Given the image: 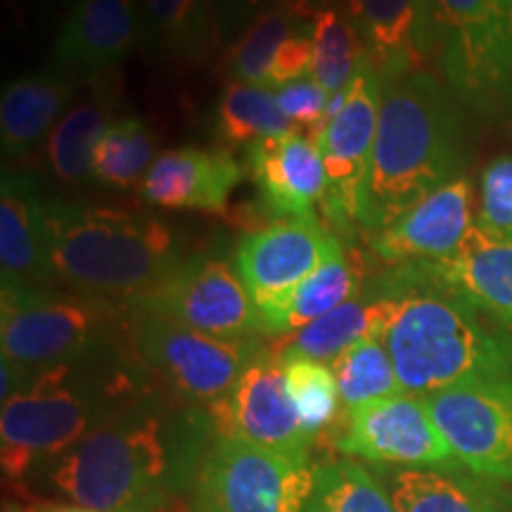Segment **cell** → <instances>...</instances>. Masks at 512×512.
<instances>
[{
  "instance_id": "41",
  "label": "cell",
  "mask_w": 512,
  "mask_h": 512,
  "mask_svg": "<svg viewBox=\"0 0 512 512\" xmlns=\"http://www.w3.org/2000/svg\"><path fill=\"white\" fill-rule=\"evenodd\" d=\"M46 512H102V510H91V508H81V505H57L53 510Z\"/></svg>"
},
{
  "instance_id": "22",
  "label": "cell",
  "mask_w": 512,
  "mask_h": 512,
  "mask_svg": "<svg viewBox=\"0 0 512 512\" xmlns=\"http://www.w3.org/2000/svg\"><path fill=\"white\" fill-rule=\"evenodd\" d=\"M396 512H512V496L463 465L396 467L384 475Z\"/></svg>"
},
{
  "instance_id": "13",
  "label": "cell",
  "mask_w": 512,
  "mask_h": 512,
  "mask_svg": "<svg viewBox=\"0 0 512 512\" xmlns=\"http://www.w3.org/2000/svg\"><path fill=\"white\" fill-rule=\"evenodd\" d=\"M425 401L458 465L512 484V375L456 384Z\"/></svg>"
},
{
  "instance_id": "1",
  "label": "cell",
  "mask_w": 512,
  "mask_h": 512,
  "mask_svg": "<svg viewBox=\"0 0 512 512\" xmlns=\"http://www.w3.org/2000/svg\"><path fill=\"white\" fill-rule=\"evenodd\" d=\"M211 439L209 415L140 399L29 477L36 494L81 508L152 512L192 491Z\"/></svg>"
},
{
  "instance_id": "39",
  "label": "cell",
  "mask_w": 512,
  "mask_h": 512,
  "mask_svg": "<svg viewBox=\"0 0 512 512\" xmlns=\"http://www.w3.org/2000/svg\"><path fill=\"white\" fill-rule=\"evenodd\" d=\"M271 3L273 0H214L221 41L223 43L238 41L242 31H245Z\"/></svg>"
},
{
  "instance_id": "15",
  "label": "cell",
  "mask_w": 512,
  "mask_h": 512,
  "mask_svg": "<svg viewBox=\"0 0 512 512\" xmlns=\"http://www.w3.org/2000/svg\"><path fill=\"white\" fill-rule=\"evenodd\" d=\"M335 446L351 458L377 465L444 467L458 465L441 437L425 396L396 394L344 411Z\"/></svg>"
},
{
  "instance_id": "16",
  "label": "cell",
  "mask_w": 512,
  "mask_h": 512,
  "mask_svg": "<svg viewBox=\"0 0 512 512\" xmlns=\"http://www.w3.org/2000/svg\"><path fill=\"white\" fill-rule=\"evenodd\" d=\"M472 181L465 174L453 178L399 216L373 238V252L389 266L437 264L456 254L470 230Z\"/></svg>"
},
{
  "instance_id": "4",
  "label": "cell",
  "mask_w": 512,
  "mask_h": 512,
  "mask_svg": "<svg viewBox=\"0 0 512 512\" xmlns=\"http://www.w3.org/2000/svg\"><path fill=\"white\" fill-rule=\"evenodd\" d=\"M140 399H145L143 384L119 349L34 370L27 384L3 401V475L24 482Z\"/></svg>"
},
{
  "instance_id": "35",
  "label": "cell",
  "mask_w": 512,
  "mask_h": 512,
  "mask_svg": "<svg viewBox=\"0 0 512 512\" xmlns=\"http://www.w3.org/2000/svg\"><path fill=\"white\" fill-rule=\"evenodd\" d=\"M285 382L299 422L306 434L316 439L318 432L335 422L339 403H342L335 373L328 363L292 358V361H285Z\"/></svg>"
},
{
  "instance_id": "40",
  "label": "cell",
  "mask_w": 512,
  "mask_h": 512,
  "mask_svg": "<svg viewBox=\"0 0 512 512\" xmlns=\"http://www.w3.org/2000/svg\"><path fill=\"white\" fill-rule=\"evenodd\" d=\"M273 3H280L299 19H309V22L323 10L347 8V0H273Z\"/></svg>"
},
{
  "instance_id": "17",
  "label": "cell",
  "mask_w": 512,
  "mask_h": 512,
  "mask_svg": "<svg viewBox=\"0 0 512 512\" xmlns=\"http://www.w3.org/2000/svg\"><path fill=\"white\" fill-rule=\"evenodd\" d=\"M136 0H79L64 19L53 67L69 76L105 79L140 43Z\"/></svg>"
},
{
  "instance_id": "5",
  "label": "cell",
  "mask_w": 512,
  "mask_h": 512,
  "mask_svg": "<svg viewBox=\"0 0 512 512\" xmlns=\"http://www.w3.org/2000/svg\"><path fill=\"white\" fill-rule=\"evenodd\" d=\"M43 228L53 280L126 311L181 264L174 233L155 216L46 200Z\"/></svg>"
},
{
  "instance_id": "31",
  "label": "cell",
  "mask_w": 512,
  "mask_h": 512,
  "mask_svg": "<svg viewBox=\"0 0 512 512\" xmlns=\"http://www.w3.org/2000/svg\"><path fill=\"white\" fill-rule=\"evenodd\" d=\"M302 512H396L384 479L356 460H332L313 470Z\"/></svg>"
},
{
  "instance_id": "8",
  "label": "cell",
  "mask_w": 512,
  "mask_h": 512,
  "mask_svg": "<svg viewBox=\"0 0 512 512\" xmlns=\"http://www.w3.org/2000/svg\"><path fill=\"white\" fill-rule=\"evenodd\" d=\"M313 470L309 458L214 434L192 486V510L302 512Z\"/></svg>"
},
{
  "instance_id": "21",
  "label": "cell",
  "mask_w": 512,
  "mask_h": 512,
  "mask_svg": "<svg viewBox=\"0 0 512 512\" xmlns=\"http://www.w3.org/2000/svg\"><path fill=\"white\" fill-rule=\"evenodd\" d=\"M247 174L273 214L311 216L325 195V166L316 140L285 133L245 147Z\"/></svg>"
},
{
  "instance_id": "26",
  "label": "cell",
  "mask_w": 512,
  "mask_h": 512,
  "mask_svg": "<svg viewBox=\"0 0 512 512\" xmlns=\"http://www.w3.org/2000/svg\"><path fill=\"white\" fill-rule=\"evenodd\" d=\"M387 311V299L382 294L373 292L370 297H356L330 311L328 316L313 320L306 328L285 335L271 351L283 363L292 358L332 363L363 339L382 335Z\"/></svg>"
},
{
  "instance_id": "25",
  "label": "cell",
  "mask_w": 512,
  "mask_h": 512,
  "mask_svg": "<svg viewBox=\"0 0 512 512\" xmlns=\"http://www.w3.org/2000/svg\"><path fill=\"white\" fill-rule=\"evenodd\" d=\"M140 46L155 60L192 67L223 46L214 0H143Z\"/></svg>"
},
{
  "instance_id": "34",
  "label": "cell",
  "mask_w": 512,
  "mask_h": 512,
  "mask_svg": "<svg viewBox=\"0 0 512 512\" xmlns=\"http://www.w3.org/2000/svg\"><path fill=\"white\" fill-rule=\"evenodd\" d=\"M330 368L337 377L339 399H342L344 411H351V408L377 399H387V396L403 394L392 356L384 347L382 335L358 342L356 347L337 356L330 363Z\"/></svg>"
},
{
  "instance_id": "2",
  "label": "cell",
  "mask_w": 512,
  "mask_h": 512,
  "mask_svg": "<svg viewBox=\"0 0 512 512\" xmlns=\"http://www.w3.org/2000/svg\"><path fill=\"white\" fill-rule=\"evenodd\" d=\"M451 88L427 72L382 81V107L358 226L380 233L453 178L467 159L465 117Z\"/></svg>"
},
{
  "instance_id": "42",
  "label": "cell",
  "mask_w": 512,
  "mask_h": 512,
  "mask_svg": "<svg viewBox=\"0 0 512 512\" xmlns=\"http://www.w3.org/2000/svg\"><path fill=\"white\" fill-rule=\"evenodd\" d=\"M60 3L64 5V8H74V5L79 3V0H60Z\"/></svg>"
},
{
  "instance_id": "14",
  "label": "cell",
  "mask_w": 512,
  "mask_h": 512,
  "mask_svg": "<svg viewBox=\"0 0 512 512\" xmlns=\"http://www.w3.org/2000/svg\"><path fill=\"white\" fill-rule=\"evenodd\" d=\"M207 415L216 437L240 439L247 444L309 458L313 439L299 422L287 394L285 363L271 349L242 370L226 396L209 403Z\"/></svg>"
},
{
  "instance_id": "38",
  "label": "cell",
  "mask_w": 512,
  "mask_h": 512,
  "mask_svg": "<svg viewBox=\"0 0 512 512\" xmlns=\"http://www.w3.org/2000/svg\"><path fill=\"white\" fill-rule=\"evenodd\" d=\"M311 64H313L311 29L294 31L290 38H285L283 46L278 48V53H275L268 88H280L292 81L304 79L306 74H311Z\"/></svg>"
},
{
  "instance_id": "18",
  "label": "cell",
  "mask_w": 512,
  "mask_h": 512,
  "mask_svg": "<svg viewBox=\"0 0 512 512\" xmlns=\"http://www.w3.org/2000/svg\"><path fill=\"white\" fill-rule=\"evenodd\" d=\"M415 273L463 297L489 316L498 328L512 332V238L477 226L456 254L437 264H413Z\"/></svg>"
},
{
  "instance_id": "33",
  "label": "cell",
  "mask_w": 512,
  "mask_h": 512,
  "mask_svg": "<svg viewBox=\"0 0 512 512\" xmlns=\"http://www.w3.org/2000/svg\"><path fill=\"white\" fill-rule=\"evenodd\" d=\"M299 19L294 12L283 8L280 3H271L254 19L249 27L238 36V41L230 43L226 55V74L233 81L261 83L268 86L271 79L273 60L285 38L299 31Z\"/></svg>"
},
{
  "instance_id": "9",
  "label": "cell",
  "mask_w": 512,
  "mask_h": 512,
  "mask_svg": "<svg viewBox=\"0 0 512 512\" xmlns=\"http://www.w3.org/2000/svg\"><path fill=\"white\" fill-rule=\"evenodd\" d=\"M131 349L145 373L188 403H214L226 396L259 356V339H221L157 313H133Z\"/></svg>"
},
{
  "instance_id": "19",
  "label": "cell",
  "mask_w": 512,
  "mask_h": 512,
  "mask_svg": "<svg viewBox=\"0 0 512 512\" xmlns=\"http://www.w3.org/2000/svg\"><path fill=\"white\" fill-rule=\"evenodd\" d=\"M240 178V164L226 150L176 147L157 155L138 195L152 207L169 211L226 214Z\"/></svg>"
},
{
  "instance_id": "37",
  "label": "cell",
  "mask_w": 512,
  "mask_h": 512,
  "mask_svg": "<svg viewBox=\"0 0 512 512\" xmlns=\"http://www.w3.org/2000/svg\"><path fill=\"white\" fill-rule=\"evenodd\" d=\"M275 98H278L280 110L285 112L294 128H309L311 138L316 140L325 110H328L330 93L313 79H299L275 88Z\"/></svg>"
},
{
  "instance_id": "10",
  "label": "cell",
  "mask_w": 512,
  "mask_h": 512,
  "mask_svg": "<svg viewBox=\"0 0 512 512\" xmlns=\"http://www.w3.org/2000/svg\"><path fill=\"white\" fill-rule=\"evenodd\" d=\"M382 107V76L363 60L347 86V100L318 133L316 145L325 166V195L320 200L332 233L349 235L358 223L363 190Z\"/></svg>"
},
{
  "instance_id": "28",
  "label": "cell",
  "mask_w": 512,
  "mask_h": 512,
  "mask_svg": "<svg viewBox=\"0 0 512 512\" xmlns=\"http://www.w3.org/2000/svg\"><path fill=\"white\" fill-rule=\"evenodd\" d=\"M107 86H98L93 98L62 114L46 140L50 174L64 185H81L91 178V155L107 126L112 124L114 100Z\"/></svg>"
},
{
  "instance_id": "11",
  "label": "cell",
  "mask_w": 512,
  "mask_h": 512,
  "mask_svg": "<svg viewBox=\"0 0 512 512\" xmlns=\"http://www.w3.org/2000/svg\"><path fill=\"white\" fill-rule=\"evenodd\" d=\"M131 313H157L221 339L259 337L261 316L240 273L219 256L181 259L169 278Z\"/></svg>"
},
{
  "instance_id": "20",
  "label": "cell",
  "mask_w": 512,
  "mask_h": 512,
  "mask_svg": "<svg viewBox=\"0 0 512 512\" xmlns=\"http://www.w3.org/2000/svg\"><path fill=\"white\" fill-rule=\"evenodd\" d=\"M344 10L382 81L422 72L432 60L430 0H347Z\"/></svg>"
},
{
  "instance_id": "24",
  "label": "cell",
  "mask_w": 512,
  "mask_h": 512,
  "mask_svg": "<svg viewBox=\"0 0 512 512\" xmlns=\"http://www.w3.org/2000/svg\"><path fill=\"white\" fill-rule=\"evenodd\" d=\"M72 95L74 76L55 67L5 83L0 98L3 162H17L31 155L67 112Z\"/></svg>"
},
{
  "instance_id": "29",
  "label": "cell",
  "mask_w": 512,
  "mask_h": 512,
  "mask_svg": "<svg viewBox=\"0 0 512 512\" xmlns=\"http://www.w3.org/2000/svg\"><path fill=\"white\" fill-rule=\"evenodd\" d=\"M216 136L228 147H249L266 138L292 133V121L280 110L278 98L261 83L230 81L214 114Z\"/></svg>"
},
{
  "instance_id": "3",
  "label": "cell",
  "mask_w": 512,
  "mask_h": 512,
  "mask_svg": "<svg viewBox=\"0 0 512 512\" xmlns=\"http://www.w3.org/2000/svg\"><path fill=\"white\" fill-rule=\"evenodd\" d=\"M387 299L382 342L403 394L430 396L456 384L512 375V332L489 328L475 306L408 266L377 280Z\"/></svg>"
},
{
  "instance_id": "7",
  "label": "cell",
  "mask_w": 512,
  "mask_h": 512,
  "mask_svg": "<svg viewBox=\"0 0 512 512\" xmlns=\"http://www.w3.org/2000/svg\"><path fill=\"white\" fill-rule=\"evenodd\" d=\"M3 358L29 370L117 349L124 309L88 294H55L17 280L0 290Z\"/></svg>"
},
{
  "instance_id": "6",
  "label": "cell",
  "mask_w": 512,
  "mask_h": 512,
  "mask_svg": "<svg viewBox=\"0 0 512 512\" xmlns=\"http://www.w3.org/2000/svg\"><path fill=\"white\" fill-rule=\"evenodd\" d=\"M432 60L467 110L512 121V0H430Z\"/></svg>"
},
{
  "instance_id": "32",
  "label": "cell",
  "mask_w": 512,
  "mask_h": 512,
  "mask_svg": "<svg viewBox=\"0 0 512 512\" xmlns=\"http://www.w3.org/2000/svg\"><path fill=\"white\" fill-rule=\"evenodd\" d=\"M313 64L311 76L330 95L344 91L354 79L363 60H368L366 46L344 8L318 12L311 19Z\"/></svg>"
},
{
  "instance_id": "36",
  "label": "cell",
  "mask_w": 512,
  "mask_h": 512,
  "mask_svg": "<svg viewBox=\"0 0 512 512\" xmlns=\"http://www.w3.org/2000/svg\"><path fill=\"white\" fill-rule=\"evenodd\" d=\"M477 226L512 238V157H496L484 169Z\"/></svg>"
},
{
  "instance_id": "12",
  "label": "cell",
  "mask_w": 512,
  "mask_h": 512,
  "mask_svg": "<svg viewBox=\"0 0 512 512\" xmlns=\"http://www.w3.org/2000/svg\"><path fill=\"white\" fill-rule=\"evenodd\" d=\"M342 242L316 216H287L256 228L235 249V266L261 316V328Z\"/></svg>"
},
{
  "instance_id": "27",
  "label": "cell",
  "mask_w": 512,
  "mask_h": 512,
  "mask_svg": "<svg viewBox=\"0 0 512 512\" xmlns=\"http://www.w3.org/2000/svg\"><path fill=\"white\" fill-rule=\"evenodd\" d=\"M366 266L358 254L351 259L344 249L325 261L297 292L287 299V304L264 323V335L285 337L306 328L313 320L328 316L330 311L356 299L363 285Z\"/></svg>"
},
{
  "instance_id": "23",
  "label": "cell",
  "mask_w": 512,
  "mask_h": 512,
  "mask_svg": "<svg viewBox=\"0 0 512 512\" xmlns=\"http://www.w3.org/2000/svg\"><path fill=\"white\" fill-rule=\"evenodd\" d=\"M43 197L22 171L3 169L0 185V264L3 280L36 287L53 283L46 254Z\"/></svg>"
},
{
  "instance_id": "30",
  "label": "cell",
  "mask_w": 512,
  "mask_h": 512,
  "mask_svg": "<svg viewBox=\"0 0 512 512\" xmlns=\"http://www.w3.org/2000/svg\"><path fill=\"white\" fill-rule=\"evenodd\" d=\"M155 133L138 117L112 121L91 155V178L107 190L140 188L155 164Z\"/></svg>"
}]
</instances>
